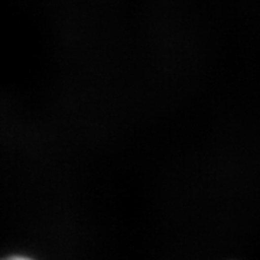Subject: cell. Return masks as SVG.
<instances>
[{
	"label": "cell",
	"mask_w": 260,
	"mask_h": 260,
	"mask_svg": "<svg viewBox=\"0 0 260 260\" xmlns=\"http://www.w3.org/2000/svg\"><path fill=\"white\" fill-rule=\"evenodd\" d=\"M3 260H32V259L25 257V256H10V257H6V259H3Z\"/></svg>",
	"instance_id": "cell-1"
}]
</instances>
